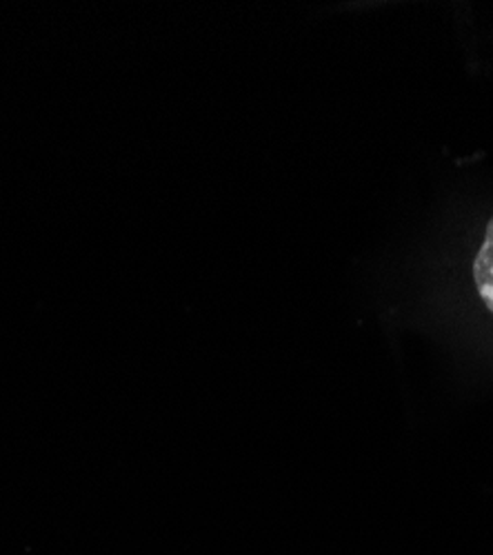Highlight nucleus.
Returning a JSON list of instances; mask_svg holds the SVG:
<instances>
[{"label":"nucleus","mask_w":493,"mask_h":555,"mask_svg":"<svg viewBox=\"0 0 493 555\" xmlns=\"http://www.w3.org/2000/svg\"><path fill=\"white\" fill-rule=\"evenodd\" d=\"M473 283L484 307L493 313V216L486 222L484 241L473 258Z\"/></svg>","instance_id":"f257e3e1"}]
</instances>
